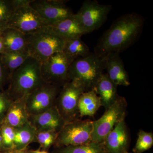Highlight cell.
I'll use <instances>...</instances> for the list:
<instances>
[{
	"label": "cell",
	"mask_w": 153,
	"mask_h": 153,
	"mask_svg": "<svg viewBox=\"0 0 153 153\" xmlns=\"http://www.w3.org/2000/svg\"><path fill=\"white\" fill-rule=\"evenodd\" d=\"M10 99L7 94L0 92V124L4 121L12 103Z\"/></svg>",
	"instance_id": "f1b7e54d"
},
{
	"label": "cell",
	"mask_w": 153,
	"mask_h": 153,
	"mask_svg": "<svg viewBox=\"0 0 153 153\" xmlns=\"http://www.w3.org/2000/svg\"><path fill=\"white\" fill-rule=\"evenodd\" d=\"M33 152L34 153H49L46 152V151L40 150L36 151Z\"/></svg>",
	"instance_id": "836d02e7"
},
{
	"label": "cell",
	"mask_w": 153,
	"mask_h": 153,
	"mask_svg": "<svg viewBox=\"0 0 153 153\" xmlns=\"http://www.w3.org/2000/svg\"><path fill=\"white\" fill-rule=\"evenodd\" d=\"M29 56L27 52H3L0 55V62L10 78L14 71L22 66Z\"/></svg>",
	"instance_id": "44dd1931"
},
{
	"label": "cell",
	"mask_w": 153,
	"mask_h": 153,
	"mask_svg": "<svg viewBox=\"0 0 153 153\" xmlns=\"http://www.w3.org/2000/svg\"><path fill=\"white\" fill-rule=\"evenodd\" d=\"M36 131V129L29 123L16 129L14 146H22L27 145L33 140Z\"/></svg>",
	"instance_id": "cb8c5ba5"
},
{
	"label": "cell",
	"mask_w": 153,
	"mask_h": 153,
	"mask_svg": "<svg viewBox=\"0 0 153 153\" xmlns=\"http://www.w3.org/2000/svg\"><path fill=\"white\" fill-rule=\"evenodd\" d=\"M41 63L29 56L10 77L8 93L10 98L24 99L27 96L45 83L41 73Z\"/></svg>",
	"instance_id": "7a4b0ae2"
},
{
	"label": "cell",
	"mask_w": 153,
	"mask_h": 153,
	"mask_svg": "<svg viewBox=\"0 0 153 153\" xmlns=\"http://www.w3.org/2000/svg\"><path fill=\"white\" fill-rule=\"evenodd\" d=\"M106 56L95 53L79 57L71 63L68 69V81H73L84 88L85 91L93 90L105 69Z\"/></svg>",
	"instance_id": "3957f363"
},
{
	"label": "cell",
	"mask_w": 153,
	"mask_h": 153,
	"mask_svg": "<svg viewBox=\"0 0 153 153\" xmlns=\"http://www.w3.org/2000/svg\"><path fill=\"white\" fill-rule=\"evenodd\" d=\"M28 118L24 99L16 100L11 103L2 123L16 129L28 123Z\"/></svg>",
	"instance_id": "d6986e66"
},
{
	"label": "cell",
	"mask_w": 153,
	"mask_h": 153,
	"mask_svg": "<svg viewBox=\"0 0 153 153\" xmlns=\"http://www.w3.org/2000/svg\"><path fill=\"white\" fill-rule=\"evenodd\" d=\"M127 102L126 99L119 96L116 101L100 118L93 121L91 142L102 143L107 135L117 124L125 120Z\"/></svg>",
	"instance_id": "8992f818"
},
{
	"label": "cell",
	"mask_w": 153,
	"mask_h": 153,
	"mask_svg": "<svg viewBox=\"0 0 153 153\" xmlns=\"http://www.w3.org/2000/svg\"><path fill=\"white\" fill-rule=\"evenodd\" d=\"M48 27L56 35L65 40L81 38L82 35H85L75 14Z\"/></svg>",
	"instance_id": "e0dca14e"
},
{
	"label": "cell",
	"mask_w": 153,
	"mask_h": 153,
	"mask_svg": "<svg viewBox=\"0 0 153 153\" xmlns=\"http://www.w3.org/2000/svg\"><path fill=\"white\" fill-rule=\"evenodd\" d=\"M123 153H129L128 152V151H126V152H124Z\"/></svg>",
	"instance_id": "d590c367"
},
{
	"label": "cell",
	"mask_w": 153,
	"mask_h": 153,
	"mask_svg": "<svg viewBox=\"0 0 153 153\" xmlns=\"http://www.w3.org/2000/svg\"><path fill=\"white\" fill-rule=\"evenodd\" d=\"M8 27L7 22H0V36L1 35L3 31Z\"/></svg>",
	"instance_id": "4dcf8cb0"
},
{
	"label": "cell",
	"mask_w": 153,
	"mask_h": 153,
	"mask_svg": "<svg viewBox=\"0 0 153 153\" xmlns=\"http://www.w3.org/2000/svg\"><path fill=\"white\" fill-rule=\"evenodd\" d=\"M58 153H106L101 143L91 142L79 146L61 147Z\"/></svg>",
	"instance_id": "603a6c76"
},
{
	"label": "cell",
	"mask_w": 153,
	"mask_h": 153,
	"mask_svg": "<svg viewBox=\"0 0 153 153\" xmlns=\"http://www.w3.org/2000/svg\"><path fill=\"white\" fill-rule=\"evenodd\" d=\"M100 106V99L94 91H88L82 93L79 97L78 112L81 117H93Z\"/></svg>",
	"instance_id": "ffe728a7"
},
{
	"label": "cell",
	"mask_w": 153,
	"mask_h": 153,
	"mask_svg": "<svg viewBox=\"0 0 153 153\" xmlns=\"http://www.w3.org/2000/svg\"><path fill=\"white\" fill-rule=\"evenodd\" d=\"M129 143V134L123 120L116 125L101 144L106 153H123L128 151Z\"/></svg>",
	"instance_id": "4fadbf2b"
},
{
	"label": "cell",
	"mask_w": 153,
	"mask_h": 153,
	"mask_svg": "<svg viewBox=\"0 0 153 153\" xmlns=\"http://www.w3.org/2000/svg\"><path fill=\"white\" fill-rule=\"evenodd\" d=\"M7 75H8L6 69L0 62V89L2 87Z\"/></svg>",
	"instance_id": "f546056e"
},
{
	"label": "cell",
	"mask_w": 153,
	"mask_h": 153,
	"mask_svg": "<svg viewBox=\"0 0 153 153\" xmlns=\"http://www.w3.org/2000/svg\"><path fill=\"white\" fill-rule=\"evenodd\" d=\"M0 127L3 138V146L6 148L14 147L16 129L5 123H2Z\"/></svg>",
	"instance_id": "83f0119b"
},
{
	"label": "cell",
	"mask_w": 153,
	"mask_h": 153,
	"mask_svg": "<svg viewBox=\"0 0 153 153\" xmlns=\"http://www.w3.org/2000/svg\"><path fill=\"white\" fill-rule=\"evenodd\" d=\"M144 24V18L136 13L120 17L102 36L96 46L94 53L105 56L123 51L137 39Z\"/></svg>",
	"instance_id": "6da1fadb"
},
{
	"label": "cell",
	"mask_w": 153,
	"mask_h": 153,
	"mask_svg": "<svg viewBox=\"0 0 153 153\" xmlns=\"http://www.w3.org/2000/svg\"><path fill=\"white\" fill-rule=\"evenodd\" d=\"M105 69L109 79L115 85L128 86L130 84L128 74L124 66L119 53H112L106 55Z\"/></svg>",
	"instance_id": "9a60e30c"
},
{
	"label": "cell",
	"mask_w": 153,
	"mask_h": 153,
	"mask_svg": "<svg viewBox=\"0 0 153 153\" xmlns=\"http://www.w3.org/2000/svg\"><path fill=\"white\" fill-rule=\"evenodd\" d=\"M57 133V132L51 131H37L36 137L41 146L46 149L55 142Z\"/></svg>",
	"instance_id": "4316f807"
},
{
	"label": "cell",
	"mask_w": 153,
	"mask_h": 153,
	"mask_svg": "<svg viewBox=\"0 0 153 153\" xmlns=\"http://www.w3.org/2000/svg\"><path fill=\"white\" fill-rule=\"evenodd\" d=\"M60 86L45 82L27 96L24 100L28 114L36 115L55 105Z\"/></svg>",
	"instance_id": "30bf717a"
},
{
	"label": "cell",
	"mask_w": 153,
	"mask_h": 153,
	"mask_svg": "<svg viewBox=\"0 0 153 153\" xmlns=\"http://www.w3.org/2000/svg\"><path fill=\"white\" fill-rule=\"evenodd\" d=\"M73 60L63 52H57L41 63L44 82L60 86L68 81V69Z\"/></svg>",
	"instance_id": "9c48e42d"
},
{
	"label": "cell",
	"mask_w": 153,
	"mask_h": 153,
	"mask_svg": "<svg viewBox=\"0 0 153 153\" xmlns=\"http://www.w3.org/2000/svg\"><path fill=\"white\" fill-rule=\"evenodd\" d=\"M4 52V47L3 45L2 41L0 37V55Z\"/></svg>",
	"instance_id": "1f68e13d"
},
{
	"label": "cell",
	"mask_w": 153,
	"mask_h": 153,
	"mask_svg": "<svg viewBox=\"0 0 153 153\" xmlns=\"http://www.w3.org/2000/svg\"><path fill=\"white\" fill-rule=\"evenodd\" d=\"M66 3L60 0H32L30 5L50 26L74 15Z\"/></svg>",
	"instance_id": "7c38bea8"
},
{
	"label": "cell",
	"mask_w": 153,
	"mask_h": 153,
	"mask_svg": "<svg viewBox=\"0 0 153 153\" xmlns=\"http://www.w3.org/2000/svg\"><path fill=\"white\" fill-rule=\"evenodd\" d=\"M3 147V138L2 136L1 131V128H0V149Z\"/></svg>",
	"instance_id": "d6a6232c"
},
{
	"label": "cell",
	"mask_w": 153,
	"mask_h": 153,
	"mask_svg": "<svg viewBox=\"0 0 153 153\" xmlns=\"http://www.w3.org/2000/svg\"><path fill=\"white\" fill-rule=\"evenodd\" d=\"M112 9L110 5L99 4L96 1H85L75 14L84 34L91 33L100 27Z\"/></svg>",
	"instance_id": "ba28073f"
},
{
	"label": "cell",
	"mask_w": 153,
	"mask_h": 153,
	"mask_svg": "<svg viewBox=\"0 0 153 153\" xmlns=\"http://www.w3.org/2000/svg\"><path fill=\"white\" fill-rule=\"evenodd\" d=\"M62 52L73 61L91 54L88 46L81 40V38L65 40Z\"/></svg>",
	"instance_id": "7402d4cb"
},
{
	"label": "cell",
	"mask_w": 153,
	"mask_h": 153,
	"mask_svg": "<svg viewBox=\"0 0 153 153\" xmlns=\"http://www.w3.org/2000/svg\"><path fill=\"white\" fill-rule=\"evenodd\" d=\"M0 153H1V152H0Z\"/></svg>",
	"instance_id": "74e56055"
},
{
	"label": "cell",
	"mask_w": 153,
	"mask_h": 153,
	"mask_svg": "<svg viewBox=\"0 0 153 153\" xmlns=\"http://www.w3.org/2000/svg\"><path fill=\"white\" fill-rule=\"evenodd\" d=\"M33 118V127L37 131H51L58 133L66 123L56 105Z\"/></svg>",
	"instance_id": "5bb4252c"
},
{
	"label": "cell",
	"mask_w": 153,
	"mask_h": 153,
	"mask_svg": "<svg viewBox=\"0 0 153 153\" xmlns=\"http://www.w3.org/2000/svg\"><path fill=\"white\" fill-rule=\"evenodd\" d=\"M23 0H0V22H7Z\"/></svg>",
	"instance_id": "484cf974"
},
{
	"label": "cell",
	"mask_w": 153,
	"mask_h": 153,
	"mask_svg": "<svg viewBox=\"0 0 153 153\" xmlns=\"http://www.w3.org/2000/svg\"><path fill=\"white\" fill-rule=\"evenodd\" d=\"M153 145V134L140 130L136 143L133 151L135 153H142L149 149Z\"/></svg>",
	"instance_id": "d4e9b609"
},
{
	"label": "cell",
	"mask_w": 153,
	"mask_h": 153,
	"mask_svg": "<svg viewBox=\"0 0 153 153\" xmlns=\"http://www.w3.org/2000/svg\"><path fill=\"white\" fill-rule=\"evenodd\" d=\"M33 153V152H32V153Z\"/></svg>",
	"instance_id": "8d00e7d4"
},
{
	"label": "cell",
	"mask_w": 153,
	"mask_h": 153,
	"mask_svg": "<svg viewBox=\"0 0 153 153\" xmlns=\"http://www.w3.org/2000/svg\"><path fill=\"white\" fill-rule=\"evenodd\" d=\"M59 92L56 105L65 123L76 120L79 97L85 92L84 88L73 81H68Z\"/></svg>",
	"instance_id": "8fae6325"
},
{
	"label": "cell",
	"mask_w": 153,
	"mask_h": 153,
	"mask_svg": "<svg viewBox=\"0 0 153 153\" xmlns=\"http://www.w3.org/2000/svg\"><path fill=\"white\" fill-rule=\"evenodd\" d=\"M117 86L109 79L107 74H102L94 88L100 99L101 106L105 109L111 106L117 99Z\"/></svg>",
	"instance_id": "2e32d148"
},
{
	"label": "cell",
	"mask_w": 153,
	"mask_h": 153,
	"mask_svg": "<svg viewBox=\"0 0 153 153\" xmlns=\"http://www.w3.org/2000/svg\"><path fill=\"white\" fill-rule=\"evenodd\" d=\"M0 37L4 45V52H27L26 35L18 30L7 27Z\"/></svg>",
	"instance_id": "ac0fdd59"
},
{
	"label": "cell",
	"mask_w": 153,
	"mask_h": 153,
	"mask_svg": "<svg viewBox=\"0 0 153 153\" xmlns=\"http://www.w3.org/2000/svg\"><path fill=\"white\" fill-rule=\"evenodd\" d=\"M32 0H23L15 9L8 21V27L30 35L49 26V24L30 5Z\"/></svg>",
	"instance_id": "5b68a950"
},
{
	"label": "cell",
	"mask_w": 153,
	"mask_h": 153,
	"mask_svg": "<svg viewBox=\"0 0 153 153\" xmlns=\"http://www.w3.org/2000/svg\"><path fill=\"white\" fill-rule=\"evenodd\" d=\"M48 26L33 34L25 35L30 56L41 63L53 54L63 52L65 43V40L56 35Z\"/></svg>",
	"instance_id": "277c9868"
},
{
	"label": "cell",
	"mask_w": 153,
	"mask_h": 153,
	"mask_svg": "<svg viewBox=\"0 0 153 153\" xmlns=\"http://www.w3.org/2000/svg\"><path fill=\"white\" fill-rule=\"evenodd\" d=\"M93 121L78 120L67 123L57 133L55 141L60 147L79 146L91 142Z\"/></svg>",
	"instance_id": "52a82bcc"
},
{
	"label": "cell",
	"mask_w": 153,
	"mask_h": 153,
	"mask_svg": "<svg viewBox=\"0 0 153 153\" xmlns=\"http://www.w3.org/2000/svg\"><path fill=\"white\" fill-rule=\"evenodd\" d=\"M15 153H26L24 152H22V151H19V152H16Z\"/></svg>",
	"instance_id": "e575fe53"
}]
</instances>
